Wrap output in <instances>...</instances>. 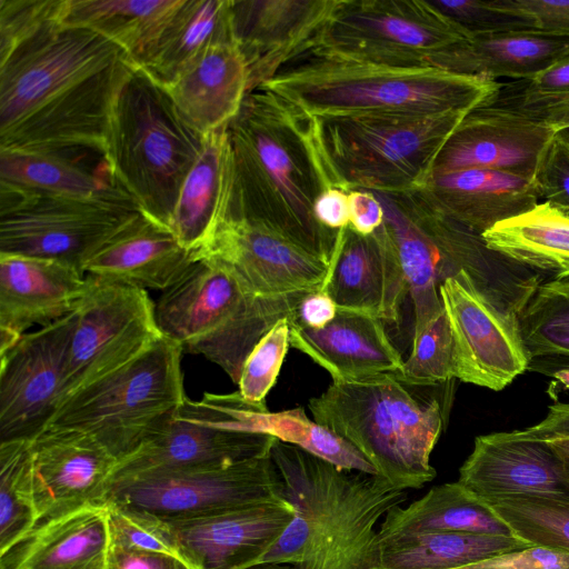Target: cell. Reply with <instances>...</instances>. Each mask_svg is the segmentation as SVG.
Masks as SVG:
<instances>
[{
  "label": "cell",
  "mask_w": 569,
  "mask_h": 569,
  "mask_svg": "<svg viewBox=\"0 0 569 569\" xmlns=\"http://www.w3.org/2000/svg\"><path fill=\"white\" fill-rule=\"evenodd\" d=\"M233 159L231 217L258 221L331 262L340 231L315 217L318 197L339 188L319 137L318 120L259 86L228 126Z\"/></svg>",
  "instance_id": "6da1fadb"
},
{
  "label": "cell",
  "mask_w": 569,
  "mask_h": 569,
  "mask_svg": "<svg viewBox=\"0 0 569 569\" xmlns=\"http://www.w3.org/2000/svg\"><path fill=\"white\" fill-rule=\"evenodd\" d=\"M372 192L382 206L381 227L412 300V338L443 311L441 283L462 271L470 274L483 297L516 320L546 279L489 249L481 234L446 216L420 189Z\"/></svg>",
  "instance_id": "7a4b0ae2"
},
{
  "label": "cell",
  "mask_w": 569,
  "mask_h": 569,
  "mask_svg": "<svg viewBox=\"0 0 569 569\" xmlns=\"http://www.w3.org/2000/svg\"><path fill=\"white\" fill-rule=\"evenodd\" d=\"M309 116L470 111L491 103L500 83L433 66L400 67L346 57L320 47L288 62L264 84Z\"/></svg>",
  "instance_id": "3957f363"
},
{
  "label": "cell",
  "mask_w": 569,
  "mask_h": 569,
  "mask_svg": "<svg viewBox=\"0 0 569 569\" xmlns=\"http://www.w3.org/2000/svg\"><path fill=\"white\" fill-rule=\"evenodd\" d=\"M396 372L332 379L309 400L313 420L360 451L377 477L397 489H420L433 480L431 452L442 432L445 409Z\"/></svg>",
  "instance_id": "277c9868"
},
{
  "label": "cell",
  "mask_w": 569,
  "mask_h": 569,
  "mask_svg": "<svg viewBox=\"0 0 569 569\" xmlns=\"http://www.w3.org/2000/svg\"><path fill=\"white\" fill-rule=\"evenodd\" d=\"M204 139L180 116L166 89L131 66L113 101L103 161L143 214L169 228Z\"/></svg>",
  "instance_id": "5b68a950"
},
{
  "label": "cell",
  "mask_w": 569,
  "mask_h": 569,
  "mask_svg": "<svg viewBox=\"0 0 569 569\" xmlns=\"http://www.w3.org/2000/svg\"><path fill=\"white\" fill-rule=\"evenodd\" d=\"M271 459L286 499L308 526L309 555L301 569H370L378 519L407 498L377 476L353 473L274 439Z\"/></svg>",
  "instance_id": "8992f818"
},
{
  "label": "cell",
  "mask_w": 569,
  "mask_h": 569,
  "mask_svg": "<svg viewBox=\"0 0 569 569\" xmlns=\"http://www.w3.org/2000/svg\"><path fill=\"white\" fill-rule=\"evenodd\" d=\"M307 293L257 296L226 267L201 258L162 291L156 319L162 335L182 351L206 357L238 385L254 346L277 321L297 316Z\"/></svg>",
  "instance_id": "52a82bcc"
},
{
  "label": "cell",
  "mask_w": 569,
  "mask_h": 569,
  "mask_svg": "<svg viewBox=\"0 0 569 569\" xmlns=\"http://www.w3.org/2000/svg\"><path fill=\"white\" fill-rule=\"evenodd\" d=\"M470 111L316 119L339 189L397 193L426 184L442 146Z\"/></svg>",
  "instance_id": "ba28073f"
},
{
  "label": "cell",
  "mask_w": 569,
  "mask_h": 569,
  "mask_svg": "<svg viewBox=\"0 0 569 569\" xmlns=\"http://www.w3.org/2000/svg\"><path fill=\"white\" fill-rule=\"evenodd\" d=\"M181 355L162 335L122 368L70 396L49 426L87 432L118 460L124 458L187 397Z\"/></svg>",
  "instance_id": "9c48e42d"
},
{
  "label": "cell",
  "mask_w": 569,
  "mask_h": 569,
  "mask_svg": "<svg viewBox=\"0 0 569 569\" xmlns=\"http://www.w3.org/2000/svg\"><path fill=\"white\" fill-rule=\"evenodd\" d=\"M140 212L124 190L79 198L0 181V254L58 260L84 272L100 247Z\"/></svg>",
  "instance_id": "30bf717a"
},
{
  "label": "cell",
  "mask_w": 569,
  "mask_h": 569,
  "mask_svg": "<svg viewBox=\"0 0 569 569\" xmlns=\"http://www.w3.org/2000/svg\"><path fill=\"white\" fill-rule=\"evenodd\" d=\"M259 405L239 391L186 397L118 461L109 483L154 470L223 466L269 455L274 438L252 428Z\"/></svg>",
  "instance_id": "8fae6325"
},
{
  "label": "cell",
  "mask_w": 569,
  "mask_h": 569,
  "mask_svg": "<svg viewBox=\"0 0 569 569\" xmlns=\"http://www.w3.org/2000/svg\"><path fill=\"white\" fill-rule=\"evenodd\" d=\"M124 59L121 48L90 29L46 22L0 59V134Z\"/></svg>",
  "instance_id": "7c38bea8"
},
{
  "label": "cell",
  "mask_w": 569,
  "mask_h": 569,
  "mask_svg": "<svg viewBox=\"0 0 569 569\" xmlns=\"http://www.w3.org/2000/svg\"><path fill=\"white\" fill-rule=\"evenodd\" d=\"M286 499L267 456L223 466L154 470L112 481L97 503L176 520Z\"/></svg>",
  "instance_id": "4fadbf2b"
},
{
  "label": "cell",
  "mask_w": 569,
  "mask_h": 569,
  "mask_svg": "<svg viewBox=\"0 0 569 569\" xmlns=\"http://www.w3.org/2000/svg\"><path fill=\"white\" fill-rule=\"evenodd\" d=\"M469 37L430 0H337L313 47L378 63L428 67Z\"/></svg>",
  "instance_id": "5bb4252c"
},
{
  "label": "cell",
  "mask_w": 569,
  "mask_h": 569,
  "mask_svg": "<svg viewBox=\"0 0 569 569\" xmlns=\"http://www.w3.org/2000/svg\"><path fill=\"white\" fill-rule=\"evenodd\" d=\"M154 307L144 289L88 273L67 353L68 398L122 368L162 336Z\"/></svg>",
  "instance_id": "9a60e30c"
},
{
  "label": "cell",
  "mask_w": 569,
  "mask_h": 569,
  "mask_svg": "<svg viewBox=\"0 0 569 569\" xmlns=\"http://www.w3.org/2000/svg\"><path fill=\"white\" fill-rule=\"evenodd\" d=\"M74 322L73 310L24 333L0 355V442L33 439L67 400V353Z\"/></svg>",
  "instance_id": "2e32d148"
},
{
  "label": "cell",
  "mask_w": 569,
  "mask_h": 569,
  "mask_svg": "<svg viewBox=\"0 0 569 569\" xmlns=\"http://www.w3.org/2000/svg\"><path fill=\"white\" fill-rule=\"evenodd\" d=\"M440 297L455 348V378L495 391L528 370L518 320L498 309L466 271L446 279Z\"/></svg>",
  "instance_id": "e0dca14e"
},
{
  "label": "cell",
  "mask_w": 569,
  "mask_h": 569,
  "mask_svg": "<svg viewBox=\"0 0 569 569\" xmlns=\"http://www.w3.org/2000/svg\"><path fill=\"white\" fill-rule=\"evenodd\" d=\"M193 259H211L260 297H283L323 287L331 262L248 218H228Z\"/></svg>",
  "instance_id": "ac0fdd59"
},
{
  "label": "cell",
  "mask_w": 569,
  "mask_h": 569,
  "mask_svg": "<svg viewBox=\"0 0 569 569\" xmlns=\"http://www.w3.org/2000/svg\"><path fill=\"white\" fill-rule=\"evenodd\" d=\"M493 102L467 113L439 151L431 174L488 169L532 180L556 132L518 107H493Z\"/></svg>",
  "instance_id": "d6986e66"
},
{
  "label": "cell",
  "mask_w": 569,
  "mask_h": 569,
  "mask_svg": "<svg viewBox=\"0 0 569 569\" xmlns=\"http://www.w3.org/2000/svg\"><path fill=\"white\" fill-rule=\"evenodd\" d=\"M131 66L129 60H121L34 111L0 134V150H93L103 158L113 101Z\"/></svg>",
  "instance_id": "ffe728a7"
},
{
  "label": "cell",
  "mask_w": 569,
  "mask_h": 569,
  "mask_svg": "<svg viewBox=\"0 0 569 569\" xmlns=\"http://www.w3.org/2000/svg\"><path fill=\"white\" fill-rule=\"evenodd\" d=\"M38 522L103 496L118 458L91 435L49 426L30 440Z\"/></svg>",
  "instance_id": "44dd1931"
},
{
  "label": "cell",
  "mask_w": 569,
  "mask_h": 569,
  "mask_svg": "<svg viewBox=\"0 0 569 569\" xmlns=\"http://www.w3.org/2000/svg\"><path fill=\"white\" fill-rule=\"evenodd\" d=\"M295 515L281 499L167 521L193 569H244L264 557Z\"/></svg>",
  "instance_id": "7402d4cb"
},
{
  "label": "cell",
  "mask_w": 569,
  "mask_h": 569,
  "mask_svg": "<svg viewBox=\"0 0 569 569\" xmlns=\"http://www.w3.org/2000/svg\"><path fill=\"white\" fill-rule=\"evenodd\" d=\"M337 0H232L233 39L249 71V92L313 47Z\"/></svg>",
  "instance_id": "603a6c76"
},
{
  "label": "cell",
  "mask_w": 569,
  "mask_h": 569,
  "mask_svg": "<svg viewBox=\"0 0 569 569\" xmlns=\"http://www.w3.org/2000/svg\"><path fill=\"white\" fill-rule=\"evenodd\" d=\"M457 481L490 506L517 495L569 496L562 461L551 443L513 431L477 437Z\"/></svg>",
  "instance_id": "cb8c5ba5"
},
{
  "label": "cell",
  "mask_w": 569,
  "mask_h": 569,
  "mask_svg": "<svg viewBox=\"0 0 569 569\" xmlns=\"http://www.w3.org/2000/svg\"><path fill=\"white\" fill-rule=\"evenodd\" d=\"M86 288L84 272L52 259L0 254V355L33 325L71 313Z\"/></svg>",
  "instance_id": "d4e9b609"
},
{
  "label": "cell",
  "mask_w": 569,
  "mask_h": 569,
  "mask_svg": "<svg viewBox=\"0 0 569 569\" xmlns=\"http://www.w3.org/2000/svg\"><path fill=\"white\" fill-rule=\"evenodd\" d=\"M338 309L358 311L388 322L399 320L408 292L397 254L380 227L369 236L340 230L323 283Z\"/></svg>",
  "instance_id": "484cf974"
},
{
  "label": "cell",
  "mask_w": 569,
  "mask_h": 569,
  "mask_svg": "<svg viewBox=\"0 0 569 569\" xmlns=\"http://www.w3.org/2000/svg\"><path fill=\"white\" fill-rule=\"evenodd\" d=\"M290 346L327 370L332 379H357L397 372L403 360L390 340L383 321L358 311L338 309L322 328H309L289 319Z\"/></svg>",
  "instance_id": "4316f807"
},
{
  "label": "cell",
  "mask_w": 569,
  "mask_h": 569,
  "mask_svg": "<svg viewBox=\"0 0 569 569\" xmlns=\"http://www.w3.org/2000/svg\"><path fill=\"white\" fill-rule=\"evenodd\" d=\"M107 508L89 503L39 521L0 552V569H107Z\"/></svg>",
  "instance_id": "83f0119b"
},
{
  "label": "cell",
  "mask_w": 569,
  "mask_h": 569,
  "mask_svg": "<svg viewBox=\"0 0 569 569\" xmlns=\"http://www.w3.org/2000/svg\"><path fill=\"white\" fill-rule=\"evenodd\" d=\"M194 261L172 231L142 212L91 257L84 272L140 289L164 291Z\"/></svg>",
  "instance_id": "f1b7e54d"
},
{
  "label": "cell",
  "mask_w": 569,
  "mask_h": 569,
  "mask_svg": "<svg viewBox=\"0 0 569 569\" xmlns=\"http://www.w3.org/2000/svg\"><path fill=\"white\" fill-rule=\"evenodd\" d=\"M180 116L207 136L228 128L249 92V71L234 41L210 47L163 87Z\"/></svg>",
  "instance_id": "f546056e"
},
{
  "label": "cell",
  "mask_w": 569,
  "mask_h": 569,
  "mask_svg": "<svg viewBox=\"0 0 569 569\" xmlns=\"http://www.w3.org/2000/svg\"><path fill=\"white\" fill-rule=\"evenodd\" d=\"M420 190L446 216L478 234L539 203L531 179L488 169L433 173Z\"/></svg>",
  "instance_id": "4dcf8cb0"
},
{
  "label": "cell",
  "mask_w": 569,
  "mask_h": 569,
  "mask_svg": "<svg viewBox=\"0 0 569 569\" xmlns=\"http://www.w3.org/2000/svg\"><path fill=\"white\" fill-rule=\"evenodd\" d=\"M233 159L228 128L206 136L180 189L169 229L190 252L201 249L233 209Z\"/></svg>",
  "instance_id": "1f68e13d"
},
{
  "label": "cell",
  "mask_w": 569,
  "mask_h": 569,
  "mask_svg": "<svg viewBox=\"0 0 569 569\" xmlns=\"http://www.w3.org/2000/svg\"><path fill=\"white\" fill-rule=\"evenodd\" d=\"M568 53L569 37L521 30L470 37L429 63L458 74L528 80Z\"/></svg>",
  "instance_id": "d6a6232c"
},
{
  "label": "cell",
  "mask_w": 569,
  "mask_h": 569,
  "mask_svg": "<svg viewBox=\"0 0 569 569\" xmlns=\"http://www.w3.org/2000/svg\"><path fill=\"white\" fill-rule=\"evenodd\" d=\"M517 536L432 531L377 536L370 569H460L530 547Z\"/></svg>",
  "instance_id": "836d02e7"
},
{
  "label": "cell",
  "mask_w": 569,
  "mask_h": 569,
  "mask_svg": "<svg viewBox=\"0 0 569 569\" xmlns=\"http://www.w3.org/2000/svg\"><path fill=\"white\" fill-rule=\"evenodd\" d=\"M183 0H66L61 22L90 29L141 67Z\"/></svg>",
  "instance_id": "e575fe53"
},
{
  "label": "cell",
  "mask_w": 569,
  "mask_h": 569,
  "mask_svg": "<svg viewBox=\"0 0 569 569\" xmlns=\"http://www.w3.org/2000/svg\"><path fill=\"white\" fill-rule=\"evenodd\" d=\"M432 531L515 536L490 505L458 481L435 486L405 508H391L378 536Z\"/></svg>",
  "instance_id": "d590c367"
},
{
  "label": "cell",
  "mask_w": 569,
  "mask_h": 569,
  "mask_svg": "<svg viewBox=\"0 0 569 569\" xmlns=\"http://www.w3.org/2000/svg\"><path fill=\"white\" fill-rule=\"evenodd\" d=\"M487 247L553 279L569 278V217L542 201L481 234Z\"/></svg>",
  "instance_id": "8d00e7d4"
},
{
  "label": "cell",
  "mask_w": 569,
  "mask_h": 569,
  "mask_svg": "<svg viewBox=\"0 0 569 569\" xmlns=\"http://www.w3.org/2000/svg\"><path fill=\"white\" fill-rule=\"evenodd\" d=\"M231 7L232 0H183L139 68L164 87L210 47L234 41Z\"/></svg>",
  "instance_id": "74e56055"
},
{
  "label": "cell",
  "mask_w": 569,
  "mask_h": 569,
  "mask_svg": "<svg viewBox=\"0 0 569 569\" xmlns=\"http://www.w3.org/2000/svg\"><path fill=\"white\" fill-rule=\"evenodd\" d=\"M0 181L41 192L93 198L120 188L110 176H98L68 152L0 150Z\"/></svg>",
  "instance_id": "f35d334b"
},
{
  "label": "cell",
  "mask_w": 569,
  "mask_h": 569,
  "mask_svg": "<svg viewBox=\"0 0 569 569\" xmlns=\"http://www.w3.org/2000/svg\"><path fill=\"white\" fill-rule=\"evenodd\" d=\"M252 426L258 433L297 446L340 469L377 476L375 467L360 451L328 428L311 420L302 407L270 412L266 405H261L253 412Z\"/></svg>",
  "instance_id": "ab89813d"
},
{
  "label": "cell",
  "mask_w": 569,
  "mask_h": 569,
  "mask_svg": "<svg viewBox=\"0 0 569 569\" xmlns=\"http://www.w3.org/2000/svg\"><path fill=\"white\" fill-rule=\"evenodd\" d=\"M37 523L30 440L0 442V552Z\"/></svg>",
  "instance_id": "60d3db41"
},
{
  "label": "cell",
  "mask_w": 569,
  "mask_h": 569,
  "mask_svg": "<svg viewBox=\"0 0 569 569\" xmlns=\"http://www.w3.org/2000/svg\"><path fill=\"white\" fill-rule=\"evenodd\" d=\"M518 326L529 359L569 355V278L542 282L520 313Z\"/></svg>",
  "instance_id": "b9f144b4"
},
{
  "label": "cell",
  "mask_w": 569,
  "mask_h": 569,
  "mask_svg": "<svg viewBox=\"0 0 569 569\" xmlns=\"http://www.w3.org/2000/svg\"><path fill=\"white\" fill-rule=\"evenodd\" d=\"M491 507L520 539L569 551V496L517 495Z\"/></svg>",
  "instance_id": "7bdbcfd3"
},
{
  "label": "cell",
  "mask_w": 569,
  "mask_h": 569,
  "mask_svg": "<svg viewBox=\"0 0 569 569\" xmlns=\"http://www.w3.org/2000/svg\"><path fill=\"white\" fill-rule=\"evenodd\" d=\"M396 373L403 381L419 387L437 386L455 378L453 340L445 309L412 338L411 353Z\"/></svg>",
  "instance_id": "ee69618b"
},
{
  "label": "cell",
  "mask_w": 569,
  "mask_h": 569,
  "mask_svg": "<svg viewBox=\"0 0 569 569\" xmlns=\"http://www.w3.org/2000/svg\"><path fill=\"white\" fill-rule=\"evenodd\" d=\"M102 505L107 508L110 545L130 551L170 555L184 560L167 520L124 507Z\"/></svg>",
  "instance_id": "f6af8a7d"
},
{
  "label": "cell",
  "mask_w": 569,
  "mask_h": 569,
  "mask_svg": "<svg viewBox=\"0 0 569 569\" xmlns=\"http://www.w3.org/2000/svg\"><path fill=\"white\" fill-rule=\"evenodd\" d=\"M290 318L277 321L246 359L238 382V391L246 400L264 403L274 386L290 346Z\"/></svg>",
  "instance_id": "bcb514c9"
},
{
  "label": "cell",
  "mask_w": 569,
  "mask_h": 569,
  "mask_svg": "<svg viewBox=\"0 0 569 569\" xmlns=\"http://www.w3.org/2000/svg\"><path fill=\"white\" fill-rule=\"evenodd\" d=\"M430 2L469 38L487 33L532 30L528 20L505 9L498 0H430Z\"/></svg>",
  "instance_id": "7dc6e473"
},
{
  "label": "cell",
  "mask_w": 569,
  "mask_h": 569,
  "mask_svg": "<svg viewBox=\"0 0 569 569\" xmlns=\"http://www.w3.org/2000/svg\"><path fill=\"white\" fill-rule=\"evenodd\" d=\"M66 0H0V59L46 22L60 19Z\"/></svg>",
  "instance_id": "c3c4849f"
},
{
  "label": "cell",
  "mask_w": 569,
  "mask_h": 569,
  "mask_svg": "<svg viewBox=\"0 0 569 569\" xmlns=\"http://www.w3.org/2000/svg\"><path fill=\"white\" fill-rule=\"evenodd\" d=\"M532 182L539 198L569 217V142L560 132L546 147Z\"/></svg>",
  "instance_id": "681fc988"
},
{
  "label": "cell",
  "mask_w": 569,
  "mask_h": 569,
  "mask_svg": "<svg viewBox=\"0 0 569 569\" xmlns=\"http://www.w3.org/2000/svg\"><path fill=\"white\" fill-rule=\"evenodd\" d=\"M501 7L528 20L533 31L569 37V0H498Z\"/></svg>",
  "instance_id": "f907efd6"
},
{
  "label": "cell",
  "mask_w": 569,
  "mask_h": 569,
  "mask_svg": "<svg viewBox=\"0 0 569 569\" xmlns=\"http://www.w3.org/2000/svg\"><path fill=\"white\" fill-rule=\"evenodd\" d=\"M460 569H569V551L532 545Z\"/></svg>",
  "instance_id": "816d5d0a"
},
{
  "label": "cell",
  "mask_w": 569,
  "mask_h": 569,
  "mask_svg": "<svg viewBox=\"0 0 569 569\" xmlns=\"http://www.w3.org/2000/svg\"><path fill=\"white\" fill-rule=\"evenodd\" d=\"M107 569H193L184 560L164 553L130 551L110 545Z\"/></svg>",
  "instance_id": "f5cc1de1"
},
{
  "label": "cell",
  "mask_w": 569,
  "mask_h": 569,
  "mask_svg": "<svg viewBox=\"0 0 569 569\" xmlns=\"http://www.w3.org/2000/svg\"><path fill=\"white\" fill-rule=\"evenodd\" d=\"M349 194V228L362 236L378 230L383 222V209L375 194L369 190H351Z\"/></svg>",
  "instance_id": "db71d44e"
},
{
  "label": "cell",
  "mask_w": 569,
  "mask_h": 569,
  "mask_svg": "<svg viewBox=\"0 0 569 569\" xmlns=\"http://www.w3.org/2000/svg\"><path fill=\"white\" fill-rule=\"evenodd\" d=\"M569 94V53L526 80L521 98Z\"/></svg>",
  "instance_id": "11a10c76"
},
{
  "label": "cell",
  "mask_w": 569,
  "mask_h": 569,
  "mask_svg": "<svg viewBox=\"0 0 569 569\" xmlns=\"http://www.w3.org/2000/svg\"><path fill=\"white\" fill-rule=\"evenodd\" d=\"M315 217L320 224L332 231H340L350 223L349 194L339 188L323 191L316 200Z\"/></svg>",
  "instance_id": "9f6ffc18"
},
{
  "label": "cell",
  "mask_w": 569,
  "mask_h": 569,
  "mask_svg": "<svg viewBox=\"0 0 569 569\" xmlns=\"http://www.w3.org/2000/svg\"><path fill=\"white\" fill-rule=\"evenodd\" d=\"M338 307L326 289L308 292L297 309V320L309 328H322L335 319Z\"/></svg>",
  "instance_id": "6f0895ef"
},
{
  "label": "cell",
  "mask_w": 569,
  "mask_h": 569,
  "mask_svg": "<svg viewBox=\"0 0 569 569\" xmlns=\"http://www.w3.org/2000/svg\"><path fill=\"white\" fill-rule=\"evenodd\" d=\"M522 439L555 440L569 438V403H556L549 407L543 420L523 430L513 431Z\"/></svg>",
  "instance_id": "680465c9"
},
{
  "label": "cell",
  "mask_w": 569,
  "mask_h": 569,
  "mask_svg": "<svg viewBox=\"0 0 569 569\" xmlns=\"http://www.w3.org/2000/svg\"><path fill=\"white\" fill-rule=\"evenodd\" d=\"M556 452L559 455L567 480L569 482V438H560L549 441Z\"/></svg>",
  "instance_id": "91938a15"
},
{
  "label": "cell",
  "mask_w": 569,
  "mask_h": 569,
  "mask_svg": "<svg viewBox=\"0 0 569 569\" xmlns=\"http://www.w3.org/2000/svg\"><path fill=\"white\" fill-rule=\"evenodd\" d=\"M244 569H296L291 565L286 563H276V562H257L254 565H251Z\"/></svg>",
  "instance_id": "94428289"
}]
</instances>
